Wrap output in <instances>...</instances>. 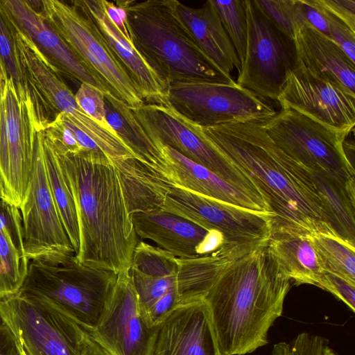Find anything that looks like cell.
<instances>
[{
    "mask_svg": "<svg viewBox=\"0 0 355 355\" xmlns=\"http://www.w3.org/2000/svg\"><path fill=\"white\" fill-rule=\"evenodd\" d=\"M200 128L205 139L250 180L267 202L273 214L272 232H334L310 172L272 141L262 121Z\"/></svg>",
    "mask_w": 355,
    "mask_h": 355,
    "instance_id": "cell-1",
    "label": "cell"
},
{
    "mask_svg": "<svg viewBox=\"0 0 355 355\" xmlns=\"http://www.w3.org/2000/svg\"><path fill=\"white\" fill-rule=\"evenodd\" d=\"M50 141L76 206L79 228L76 261L116 275L129 271L140 240L114 163L103 151L71 153Z\"/></svg>",
    "mask_w": 355,
    "mask_h": 355,
    "instance_id": "cell-2",
    "label": "cell"
},
{
    "mask_svg": "<svg viewBox=\"0 0 355 355\" xmlns=\"http://www.w3.org/2000/svg\"><path fill=\"white\" fill-rule=\"evenodd\" d=\"M291 285L268 243L224 268L205 297L222 355L250 354L269 343Z\"/></svg>",
    "mask_w": 355,
    "mask_h": 355,
    "instance_id": "cell-3",
    "label": "cell"
},
{
    "mask_svg": "<svg viewBox=\"0 0 355 355\" xmlns=\"http://www.w3.org/2000/svg\"><path fill=\"white\" fill-rule=\"evenodd\" d=\"M131 40L168 83L178 80L225 84L236 81L199 49L176 10V0H120Z\"/></svg>",
    "mask_w": 355,
    "mask_h": 355,
    "instance_id": "cell-4",
    "label": "cell"
},
{
    "mask_svg": "<svg viewBox=\"0 0 355 355\" xmlns=\"http://www.w3.org/2000/svg\"><path fill=\"white\" fill-rule=\"evenodd\" d=\"M117 275L78 263L75 254L29 260L18 292L59 311L87 332L100 322Z\"/></svg>",
    "mask_w": 355,
    "mask_h": 355,
    "instance_id": "cell-5",
    "label": "cell"
},
{
    "mask_svg": "<svg viewBox=\"0 0 355 355\" xmlns=\"http://www.w3.org/2000/svg\"><path fill=\"white\" fill-rule=\"evenodd\" d=\"M159 209L223 234L232 248L247 253L268 243L270 214L240 207L172 185L167 178H150L141 184L137 211Z\"/></svg>",
    "mask_w": 355,
    "mask_h": 355,
    "instance_id": "cell-6",
    "label": "cell"
},
{
    "mask_svg": "<svg viewBox=\"0 0 355 355\" xmlns=\"http://www.w3.org/2000/svg\"><path fill=\"white\" fill-rule=\"evenodd\" d=\"M262 127L288 156L310 171L322 173L355 192L354 168L344 148L347 135L290 108H281Z\"/></svg>",
    "mask_w": 355,
    "mask_h": 355,
    "instance_id": "cell-7",
    "label": "cell"
},
{
    "mask_svg": "<svg viewBox=\"0 0 355 355\" xmlns=\"http://www.w3.org/2000/svg\"><path fill=\"white\" fill-rule=\"evenodd\" d=\"M39 11L114 97L132 109L145 103L130 75L88 17L73 4L59 0H42Z\"/></svg>",
    "mask_w": 355,
    "mask_h": 355,
    "instance_id": "cell-8",
    "label": "cell"
},
{
    "mask_svg": "<svg viewBox=\"0 0 355 355\" xmlns=\"http://www.w3.org/2000/svg\"><path fill=\"white\" fill-rule=\"evenodd\" d=\"M247 41L236 83L260 97L277 101L288 72L297 64L294 40L279 30L254 0H244Z\"/></svg>",
    "mask_w": 355,
    "mask_h": 355,
    "instance_id": "cell-9",
    "label": "cell"
},
{
    "mask_svg": "<svg viewBox=\"0 0 355 355\" xmlns=\"http://www.w3.org/2000/svg\"><path fill=\"white\" fill-rule=\"evenodd\" d=\"M0 320L19 355H83L86 331L36 300L18 293L1 299Z\"/></svg>",
    "mask_w": 355,
    "mask_h": 355,
    "instance_id": "cell-10",
    "label": "cell"
},
{
    "mask_svg": "<svg viewBox=\"0 0 355 355\" xmlns=\"http://www.w3.org/2000/svg\"><path fill=\"white\" fill-rule=\"evenodd\" d=\"M168 104L202 127L263 121L277 112L266 99L236 83L173 80L168 84Z\"/></svg>",
    "mask_w": 355,
    "mask_h": 355,
    "instance_id": "cell-11",
    "label": "cell"
},
{
    "mask_svg": "<svg viewBox=\"0 0 355 355\" xmlns=\"http://www.w3.org/2000/svg\"><path fill=\"white\" fill-rule=\"evenodd\" d=\"M131 110L155 144L168 146L224 181L261 196L250 180L205 139L199 125L168 104L145 103Z\"/></svg>",
    "mask_w": 355,
    "mask_h": 355,
    "instance_id": "cell-12",
    "label": "cell"
},
{
    "mask_svg": "<svg viewBox=\"0 0 355 355\" xmlns=\"http://www.w3.org/2000/svg\"><path fill=\"white\" fill-rule=\"evenodd\" d=\"M36 129L31 103L20 100L6 77L0 99V173L4 200L18 208L31 182Z\"/></svg>",
    "mask_w": 355,
    "mask_h": 355,
    "instance_id": "cell-13",
    "label": "cell"
},
{
    "mask_svg": "<svg viewBox=\"0 0 355 355\" xmlns=\"http://www.w3.org/2000/svg\"><path fill=\"white\" fill-rule=\"evenodd\" d=\"M19 209L24 248L28 260L76 254L51 193L43 156L41 128L37 127L31 182Z\"/></svg>",
    "mask_w": 355,
    "mask_h": 355,
    "instance_id": "cell-14",
    "label": "cell"
},
{
    "mask_svg": "<svg viewBox=\"0 0 355 355\" xmlns=\"http://www.w3.org/2000/svg\"><path fill=\"white\" fill-rule=\"evenodd\" d=\"M155 328L140 309L129 270L117 275L100 322L87 333L108 355H150Z\"/></svg>",
    "mask_w": 355,
    "mask_h": 355,
    "instance_id": "cell-15",
    "label": "cell"
},
{
    "mask_svg": "<svg viewBox=\"0 0 355 355\" xmlns=\"http://www.w3.org/2000/svg\"><path fill=\"white\" fill-rule=\"evenodd\" d=\"M281 107L294 110L345 135L354 130L355 96L309 71L297 62L277 97Z\"/></svg>",
    "mask_w": 355,
    "mask_h": 355,
    "instance_id": "cell-16",
    "label": "cell"
},
{
    "mask_svg": "<svg viewBox=\"0 0 355 355\" xmlns=\"http://www.w3.org/2000/svg\"><path fill=\"white\" fill-rule=\"evenodd\" d=\"M137 236L151 241L176 258L187 259L228 252L244 254L231 247L223 234L205 229L177 215L159 209L131 214Z\"/></svg>",
    "mask_w": 355,
    "mask_h": 355,
    "instance_id": "cell-17",
    "label": "cell"
},
{
    "mask_svg": "<svg viewBox=\"0 0 355 355\" xmlns=\"http://www.w3.org/2000/svg\"><path fill=\"white\" fill-rule=\"evenodd\" d=\"M150 355H222L205 299L178 304L155 326Z\"/></svg>",
    "mask_w": 355,
    "mask_h": 355,
    "instance_id": "cell-18",
    "label": "cell"
},
{
    "mask_svg": "<svg viewBox=\"0 0 355 355\" xmlns=\"http://www.w3.org/2000/svg\"><path fill=\"white\" fill-rule=\"evenodd\" d=\"M0 2L16 28L29 39L60 74L80 84H89L104 94H112L107 86L73 52L42 13L34 9L27 1L0 0Z\"/></svg>",
    "mask_w": 355,
    "mask_h": 355,
    "instance_id": "cell-19",
    "label": "cell"
},
{
    "mask_svg": "<svg viewBox=\"0 0 355 355\" xmlns=\"http://www.w3.org/2000/svg\"><path fill=\"white\" fill-rule=\"evenodd\" d=\"M96 26L111 51L125 69L146 103L168 104V83L148 64L108 17L103 0L71 1Z\"/></svg>",
    "mask_w": 355,
    "mask_h": 355,
    "instance_id": "cell-20",
    "label": "cell"
},
{
    "mask_svg": "<svg viewBox=\"0 0 355 355\" xmlns=\"http://www.w3.org/2000/svg\"><path fill=\"white\" fill-rule=\"evenodd\" d=\"M155 145L168 163V180L172 185L240 207L273 216L270 206L263 197L224 181L205 166L168 146L159 144Z\"/></svg>",
    "mask_w": 355,
    "mask_h": 355,
    "instance_id": "cell-21",
    "label": "cell"
},
{
    "mask_svg": "<svg viewBox=\"0 0 355 355\" xmlns=\"http://www.w3.org/2000/svg\"><path fill=\"white\" fill-rule=\"evenodd\" d=\"M294 42L300 64L355 96V63L334 40L305 23L297 31Z\"/></svg>",
    "mask_w": 355,
    "mask_h": 355,
    "instance_id": "cell-22",
    "label": "cell"
},
{
    "mask_svg": "<svg viewBox=\"0 0 355 355\" xmlns=\"http://www.w3.org/2000/svg\"><path fill=\"white\" fill-rule=\"evenodd\" d=\"M176 10L195 43L214 64L228 75L234 69L239 71L241 62L237 53L211 0L200 8L177 1Z\"/></svg>",
    "mask_w": 355,
    "mask_h": 355,
    "instance_id": "cell-23",
    "label": "cell"
},
{
    "mask_svg": "<svg viewBox=\"0 0 355 355\" xmlns=\"http://www.w3.org/2000/svg\"><path fill=\"white\" fill-rule=\"evenodd\" d=\"M268 248L292 284L321 287L325 271L309 234L275 230L271 232Z\"/></svg>",
    "mask_w": 355,
    "mask_h": 355,
    "instance_id": "cell-24",
    "label": "cell"
},
{
    "mask_svg": "<svg viewBox=\"0 0 355 355\" xmlns=\"http://www.w3.org/2000/svg\"><path fill=\"white\" fill-rule=\"evenodd\" d=\"M28 261L24 248L20 209L0 200V300L18 293Z\"/></svg>",
    "mask_w": 355,
    "mask_h": 355,
    "instance_id": "cell-25",
    "label": "cell"
},
{
    "mask_svg": "<svg viewBox=\"0 0 355 355\" xmlns=\"http://www.w3.org/2000/svg\"><path fill=\"white\" fill-rule=\"evenodd\" d=\"M105 119L109 126L137 159L168 179V163L141 127L131 108L110 94H104Z\"/></svg>",
    "mask_w": 355,
    "mask_h": 355,
    "instance_id": "cell-26",
    "label": "cell"
},
{
    "mask_svg": "<svg viewBox=\"0 0 355 355\" xmlns=\"http://www.w3.org/2000/svg\"><path fill=\"white\" fill-rule=\"evenodd\" d=\"M310 175L329 225L355 245V192L324 173L310 171Z\"/></svg>",
    "mask_w": 355,
    "mask_h": 355,
    "instance_id": "cell-27",
    "label": "cell"
},
{
    "mask_svg": "<svg viewBox=\"0 0 355 355\" xmlns=\"http://www.w3.org/2000/svg\"><path fill=\"white\" fill-rule=\"evenodd\" d=\"M236 255L228 252L187 259L176 258L178 304L205 299L216 277Z\"/></svg>",
    "mask_w": 355,
    "mask_h": 355,
    "instance_id": "cell-28",
    "label": "cell"
},
{
    "mask_svg": "<svg viewBox=\"0 0 355 355\" xmlns=\"http://www.w3.org/2000/svg\"><path fill=\"white\" fill-rule=\"evenodd\" d=\"M41 137L51 193L66 233L76 254L79 248V228L73 198L54 148L42 129Z\"/></svg>",
    "mask_w": 355,
    "mask_h": 355,
    "instance_id": "cell-29",
    "label": "cell"
},
{
    "mask_svg": "<svg viewBox=\"0 0 355 355\" xmlns=\"http://www.w3.org/2000/svg\"><path fill=\"white\" fill-rule=\"evenodd\" d=\"M309 237L324 271L355 284V245L334 232H313Z\"/></svg>",
    "mask_w": 355,
    "mask_h": 355,
    "instance_id": "cell-30",
    "label": "cell"
},
{
    "mask_svg": "<svg viewBox=\"0 0 355 355\" xmlns=\"http://www.w3.org/2000/svg\"><path fill=\"white\" fill-rule=\"evenodd\" d=\"M0 60L15 89L20 98L25 102L30 101L27 83L23 73L17 48L16 31L0 2Z\"/></svg>",
    "mask_w": 355,
    "mask_h": 355,
    "instance_id": "cell-31",
    "label": "cell"
},
{
    "mask_svg": "<svg viewBox=\"0 0 355 355\" xmlns=\"http://www.w3.org/2000/svg\"><path fill=\"white\" fill-rule=\"evenodd\" d=\"M211 2L241 64L245 56L247 41L244 0H211Z\"/></svg>",
    "mask_w": 355,
    "mask_h": 355,
    "instance_id": "cell-32",
    "label": "cell"
},
{
    "mask_svg": "<svg viewBox=\"0 0 355 355\" xmlns=\"http://www.w3.org/2000/svg\"><path fill=\"white\" fill-rule=\"evenodd\" d=\"M130 270L150 276L168 277L177 275L178 263L171 254L141 240L134 250Z\"/></svg>",
    "mask_w": 355,
    "mask_h": 355,
    "instance_id": "cell-33",
    "label": "cell"
},
{
    "mask_svg": "<svg viewBox=\"0 0 355 355\" xmlns=\"http://www.w3.org/2000/svg\"><path fill=\"white\" fill-rule=\"evenodd\" d=\"M266 17L283 33L294 40L305 24L300 0H254Z\"/></svg>",
    "mask_w": 355,
    "mask_h": 355,
    "instance_id": "cell-34",
    "label": "cell"
},
{
    "mask_svg": "<svg viewBox=\"0 0 355 355\" xmlns=\"http://www.w3.org/2000/svg\"><path fill=\"white\" fill-rule=\"evenodd\" d=\"M138 302L144 313L153 303L176 284V275L168 277H154L130 270Z\"/></svg>",
    "mask_w": 355,
    "mask_h": 355,
    "instance_id": "cell-35",
    "label": "cell"
},
{
    "mask_svg": "<svg viewBox=\"0 0 355 355\" xmlns=\"http://www.w3.org/2000/svg\"><path fill=\"white\" fill-rule=\"evenodd\" d=\"M328 340L307 332L299 334L291 342H279L273 345L271 355H322Z\"/></svg>",
    "mask_w": 355,
    "mask_h": 355,
    "instance_id": "cell-36",
    "label": "cell"
},
{
    "mask_svg": "<svg viewBox=\"0 0 355 355\" xmlns=\"http://www.w3.org/2000/svg\"><path fill=\"white\" fill-rule=\"evenodd\" d=\"M74 96L83 112L105 129L116 134L106 121L104 94L101 90L89 84L81 83Z\"/></svg>",
    "mask_w": 355,
    "mask_h": 355,
    "instance_id": "cell-37",
    "label": "cell"
},
{
    "mask_svg": "<svg viewBox=\"0 0 355 355\" xmlns=\"http://www.w3.org/2000/svg\"><path fill=\"white\" fill-rule=\"evenodd\" d=\"M329 24V37L334 40L355 63V31H352L344 22L328 12L320 3Z\"/></svg>",
    "mask_w": 355,
    "mask_h": 355,
    "instance_id": "cell-38",
    "label": "cell"
},
{
    "mask_svg": "<svg viewBox=\"0 0 355 355\" xmlns=\"http://www.w3.org/2000/svg\"><path fill=\"white\" fill-rule=\"evenodd\" d=\"M320 288L343 302L350 311H355V284L338 275L325 272Z\"/></svg>",
    "mask_w": 355,
    "mask_h": 355,
    "instance_id": "cell-39",
    "label": "cell"
},
{
    "mask_svg": "<svg viewBox=\"0 0 355 355\" xmlns=\"http://www.w3.org/2000/svg\"><path fill=\"white\" fill-rule=\"evenodd\" d=\"M178 304L176 284L159 298L145 312L149 323L155 327L159 324Z\"/></svg>",
    "mask_w": 355,
    "mask_h": 355,
    "instance_id": "cell-40",
    "label": "cell"
},
{
    "mask_svg": "<svg viewBox=\"0 0 355 355\" xmlns=\"http://www.w3.org/2000/svg\"><path fill=\"white\" fill-rule=\"evenodd\" d=\"M330 14L355 31V0H319Z\"/></svg>",
    "mask_w": 355,
    "mask_h": 355,
    "instance_id": "cell-41",
    "label": "cell"
},
{
    "mask_svg": "<svg viewBox=\"0 0 355 355\" xmlns=\"http://www.w3.org/2000/svg\"><path fill=\"white\" fill-rule=\"evenodd\" d=\"M305 22L329 37V24L318 0H300Z\"/></svg>",
    "mask_w": 355,
    "mask_h": 355,
    "instance_id": "cell-42",
    "label": "cell"
},
{
    "mask_svg": "<svg viewBox=\"0 0 355 355\" xmlns=\"http://www.w3.org/2000/svg\"><path fill=\"white\" fill-rule=\"evenodd\" d=\"M103 1L110 19L128 40L132 41L125 10L116 2Z\"/></svg>",
    "mask_w": 355,
    "mask_h": 355,
    "instance_id": "cell-43",
    "label": "cell"
},
{
    "mask_svg": "<svg viewBox=\"0 0 355 355\" xmlns=\"http://www.w3.org/2000/svg\"><path fill=\"white\" fill-rule=\"evenodd\" d=\"M17 350L10 331L0 320V355H9Z\"/></svg>",
    "mask_w": 355,
    "mask_h": 355,
    "instance_id": "cell-44",
    "label": "cell"
},
{
    "mask_svg": "<svg viewBox=\"0 0 355 355\" xmlns=\"http://www.w3.org/2000/svg\"><path fill=\"white\" fill-rule=\"evenodd\" d=\"M83 355H108L103 348L86 331Z\"/></svg>",
    "mask_w": 355,
    "mask_h": 355,
    "instance_id": "cell-45",
    "label": "cell"
},
{
    "mask_svg": "<svg viewBox=\"0 0 355 355\" xmlns=\"http://www.w3.org/2000/svg\"><path fill=\"white\" fill-rule=\"evenodd\" d=\"M6 77H7V76H6V71H5L3 64L0 60V99H1V92H2L3 85V83L6 78Z\"/></svg>",
    "mask_w": 355,
    "mask_h": 355,
    "instance_id": "cell-46",
    "label": "cell"
},
{
    "mask_svg": "<svg viewBox=\"0 0 355 355\" xmlns=\"http://www.w3.org/2000/svg\"><path fill=\"white\" fill-rule=\"evenodd\" d=\"M5 200V190L3 180L0 173V200ZM5 201V200H4Z\"/></svg>",
    "mask_w": 355,
    "mask_h": 355,
    "instance_id": "cell-47",
    "label": "cell"
},
{
    "mask_svg": "<svg viewBox=\"0 0 355 355\" xmlns=\"http://www.w3.org/2000/svg\"><path fill=\"white\" fill-rule=\"evenodd\" d=\"M322 355H340L334 349L330 348L328 345L324 347Z\"/></svg>",
    "mask_w": 355,
    "mask_h": 355,
    "instance_id": "cell-48",
    "label": "cell"
},
{
    "mask_svg": "<svg viewBox=\"0 0 355 355\" xmlns=\"http://www.w3.org/2000/svg\"><path fill=\"white\" fill-rule=\"evenodd\" d=\"M9 355H19V353H18V352L17 350V351H15V352H12L11 354H10Z\"/></svg>",
    "mask_w": 355,
    "mask_h": 355,
    "instance_id": "cell-49",
    "label": "cell"
}]
</instances>
